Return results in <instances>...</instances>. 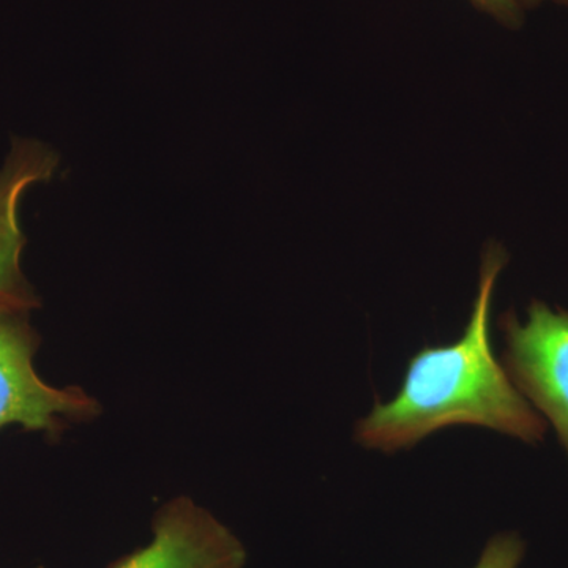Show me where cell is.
I'll use <instances>...</instances> for the list:
<instances>
[{"mask_svg": "<svg viewBox=\"0 0 568 568\" xmlns=\"http://www.w3.org/2000/svg\"><path fill=\"white\" fill-rule=\"evenodd\" d=\"M507 252L496 242L485 248L473 312L457 342L425 346L407 364L402 387L390 402H377L355 425V443L368 450L396 454L455 425H470L536 446L548 424L529 405L489 335L493 297Z\"/></svg>", "mask_w": 568, "mask_h": 568, "instance_id": "cell-1", "label": "cell"}, {"mask_svg": "<svg viewBox=\"0 0 568 568\" xmlns=\"http://www.w3.org/2000/svg\"><path fill=\"white\" fill-rule=\"evenodd\" d=\"M39 346L29 310L0 305V429L20 425L58 439L73 422L99 416L100 406L81 388L44 383L33 365Z\"/></svg>", "mask_w": 568, "mask_h": 568, "instance_id": "cell-2", "label": "cell"}, {"mask_svg": "<svg viewBox=\"0 0 568 568\" xmlns=\"http://www.w3.org/2000/svg\"><path fill=\"white\" fill-rule=\"evenodd\" d=\"M500 362L519 394L555 428L568 457V312L532 301L525 320L499 317Z\"/></svg>", "mask_w": 568, "mask_h": 568, "instance_id": "cell-3", "label": "cell"}, {"mask_svg": "<svg viewBox=\"0 0 568 568\" xmlns=\"http://www.w3.org/2000/svg\"><path fill=\"white\" fill-rule=\"evenodd\" d=\"M153 538L108 568H244L246 549L211 511L189 497L160 508Z\"/></svg>", "mask_w": 568, "mask_h": 568, "instance_id": "cell-4", "label": "cell"}, {"mask_svg": "<svg viewBox=\"0 0 568 568\" xmlns=\"http://www.w3.org/2000/svg\"><path fill=\"white\" fill-rule=\"evenodd\" d=\"M59 155L43 142L13 138L11 151L0 170V305L29 310L40 305L21 271L26 237L18 223L22 194L33 183L50 181Z\"/></svg>", "mask_w": 568, "mask_h": 568, "instance_id": "cell-5", "label": "cell"}, {"mask_svg": "<svg viewBox=\"0 0 568 568\" xmlns=\"http://www.w3.org/2000/svg\"><path fill=\"white\" fill-rule=\"evenodd\" d=\"M526 544L517 532H500L489 538L474 568H519Z\"/></svg>", "mask_w": 568, "mask_h": 568, "instance_id": "cell-6", "label": "cell"}, {"mask_svg": "<svg viewBox=\"0 0 568 568\" xmlns=\"http://www.w3.org/2000/svg\"><path fill=\"white\" fill-rule=\"evenodd\" d=\"M469 2L478 11H484L508 29L521 28L528 11L523 0H469Z\"/></svg>", "mask_w": 568, "mask_h": 568, "instance_id": "cell-7", "label": "cell"}, {"mask_svg": "<svg viewBox=\"0 0 568 568\" xmlns=\"http://www.w3.org/2000/svg\"><path fill=\"white\" fill-rule=\"evenodd\" d=\"M541 2H555V3H559V6L568 7V0H523V3H525L526 10L536 9V7L540 6Z\"/></svg>", "mask_w": 568, "mask_h": 568, "instance_id": "cell-8", "label": "cell"}, {"mask_svg": "<svg viewBox=\"0 0 568 568\" xmlns=\"http://www.w3.org/2000/svg\"><path fill=\"white\" fill-rule=\"evenodd\" d=\"M39 568H43V567H39Z\"/></svg>", "mask_w": 568, "mask_h": 568, "instance_id": "cell-9", "label": "cell"}]
</instances>
